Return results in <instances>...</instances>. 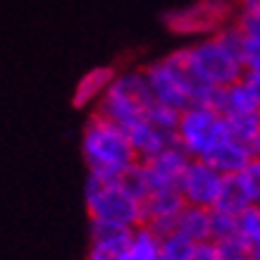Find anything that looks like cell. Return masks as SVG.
<instances>
[{"mask_svg": "<svg viewBox=\"0 0 260 260\" xmlns=\"http://www.w3.org/2000/svg\"><path fill=\"white\" fill-rule=\"evenodd\" d=\"M117 70L115 67H108V64H101V67H93L88 70L74 86V95H72V103L74 108L79 110H93L95 105L101 103V98L108 93L112 79H115Z\"/></svg>", "mask_w": 260, "mask_h": 260, "instance_id": "11", "label": "cell"}, {"mask_svg": "<svg viewBox=\"0 0 260 260\" xmlns=\"http://www.w3.org/2000/svg\"><path fill=\"white\" fill-rule=\"evenodd\" d=\"M234 22L241 26V31L246 34V39L260 41V15L258 12H234Z\"/></svg>", "mask_w": 260, "mask_h": 260, "instance_id": "27", "label": "cell"}, {"mask_svg": "<svg viewBox=\"0 0 260 260\" xmlns=\"http://www.w3.org/2000/svg\"><path fill=\"white\" fill-rule=\"evenodd\" d=\"M160 244L162 237H158L148 224H139L132 229L126 258L129 260H160Z\"/></svg>", "mask_w": 260, "mask_h": 260, "instance_id": "16", "label": "cell"}, {"mask_svg": "<svg viewBox=\"0 0 260 260\" xmlns=\"http://www.w3.org/2000/svg\"><path fill=\"white\" fill-rule=\"evenodd\" d=\"M253 158L251 148H246L244 143L234 141V139H227L224 143H220L217 148L205 158L208 165H213L222 177H234L248 165V160Z\"/></svg>", "mask_w": 260, "mask_h": 260, "instance_id": "14", "label": "cell"}, {"mask_svg": "<svg viewBox=\"0 0 260 260\" xmlns=\"http://www.w3.org/2000/svg\"><path fill=\"white\" fill-rule=\"evenodd\" d=\"M119 181H122V186H124L136 201H141V203L150 196V191H153L150 174H148V170H146V165H143L141 160H139L132 170H126V172L119 177Z\"/></svg>", "mask_w": 260, "mask_h": 260, "instance_id": "20", "label": "cell"}, {"mask_svg": "<svg viewBox=\"0 0 260 260\" xmlns=\"http://www.w3.org/2000/svg\"><path fill=\"white\" fill-rule=\"evenodd\" d=\"M115 260H129V258H126V255H119V258H115Z\"/></svg>", "mask_w": 260, "mask_h": 260, "instance_id": "33", "label": "cell"}, {"mask_svg": "<svg viewBox=\"0 0 260 260\" xmlns=\"http://www.w3.org/2000/svg\"><path fill=\"white\" fill-rule=\"evenodd\" d=\"M224 177L205 160H189L179 179V193L186 205H198L213 210L222 191Z\"/></svg>", "mask_w": 260, "mask_h": 260, "instance_id": "6", "label": "cell"}, {"mask_svg": "<svg viewBox=\"0 0 260 260\" xmlns=\"http://www.w3.org/2000/svg\"><path fill=\"white\" fill-rule=\"evenodd\" d=\"M177 234L189 239L193 244L210 241V210L198 205H184V210L177 217Z\"/></svg>", "mask_w": 260, "mask_h": 260, "instance_id": "15", "label": "cell"}, {"mask_svg": "<svg viewBox=\"0 0 260 260\" xmlns=\"http://www.w3.org/2000/svg\"><path fill=\"white\" fill-rule=\"evenodd\" d=\"M84 203L91 222L126 229L143 224V203L136 201L119 179L88 174L84 184Z\"/></svg>", "mask_w": 260, "mask_h": 260, "instance_id": "2", "label": "cell"}, {"mask_svg": "<svg viewBox=\"0 0 260 260\" xmlns=\"http://www.w3.org/2000/svg\"><path fill=\"white\" fill-rule=\"evenodd\" d=\"M184 198L179 189H153L143 201V224H148L158 237L174 234L177 217L184 210Z\"/></svg>", "mask_w": 260, "mask_h": 260, "instance_id": "7", "label": "cell"}, {"mask_svg": "<svg viewBox=\"0 0 260 260\" xmlns=\"http://www.w3.org/2000/svg\"><path fill=\"white\" fill-rule=\"evenodd\" d=\"M237 215L222 213V210H210V241L224 244L229 239H237Z\"/></svg>", "mask_w": 260, "mask_h": 260, "instance_id": "23", "label": "cell"}, {"mask_svg": "<svg viewBox=\"0 0 260 260\" xmlns=\"http://www.w3.org/2000/svg\"><path fill=\"white\" fill-rule=\"evenodd\" d=\"M174 139L191 160H205L220 143L232 136L227 117H222L220 112L208 105H191L179 115Z\"/></svg>", "mask_w": 260, "mask_h": 260, "instance_id": "3", "label": "cell"}, {"mask_svg": "<svg viewBox=\"0 0 260 260\" xmlns=\"http://www.w3.org/2000/svg\"><path fill=\"white\" fill-rule=\"evenodd\" d=\"M189 160L191 158L177 143L160 150L155 158L143 160V165L150 174V181H153V189H179V179L189 165Z\"/></svg>", "mask_w": 260, "mask_h": 260, "instance_id": "8", "label": "cell"}, {"mask_svg": "<svg viewBox=\"0 0 260 260\" xmlns=\"http://www.w3.org/2000/svg\"><path fill=\"white\" fill-rule=\"evenodd\" d=\"M124 134H126V139H129V143H132V148H134L136 158L141 160V162H143V160L155 158L160 150H165L167 146L177 143L174 134L158 129L155 124H150L146 117H141L139 122H134L132 126H126Z\"/></svg>", "mask_w": 260, "mask_h": 260, "instance_id": "10", "label": "cell"}, {"mask_svg": "<svg viewBox=\"0 0 260 260\" xmlns=\"http://www.w3.org/2000/svg\"><path fill=\"white\" fill-rule=\"evenodd\" d=\"M213 39L220 43L224 50H229L232 55H237L241 60V53H244V46H246V34L241 31V26L234 22V17H229L227 22L222 24L220 29L213 34Z\"/></svg>", "mask_w": 260, "mask_h": 260, "instance_id": "21", "label": "cell"}, {"mask_svg": "<svg viewBox=\"0 0 260 260\" xmlns=\"http://www.w3.org/2000/svg\"><path fill=\"white\" fill-rule=\"evenodd\" d=\"M227 124H229V136L234 141L244 143L246 148H251V153H255V146L260 141V110L227 117Z\"/></svg>", "mask_w": 260, "mask_h": 260, "instance_id": "18", "label": "cell"}, {"mask_svg": "<svg viewBox=\"0 0 260 260\" xmlns=\"http://www.w3.org/2000/svg\"><path fill=\"white\" fill-rule=\"evenodd\" d=\"M244 79L251 84L253 93H255V101H258V105H260V77H244Z\"/></svg>", "mask_w": 260, "mask_h": 260, "instance_id": "30", "label": "cell"}, {"mask_svg": "<svg viewBox=\"0 0 260 260\" xmlns=\"http://www.w3.org/2000/svg\"><path fill=\"white\" fill-rule=\"evenodd\" d=\"M208 5H213L215 10H220L224 15H234V10H237V0H205Z\"/></svg>", "mask_w": 260, "mask_h": 260, "instance_id": "29", "label": "cell"}, {"mask_svg": "<svg viewBox=\"0 0 260 260\" xmlns=\"http://www.w3.org/2000/svg\"><path fill=\"white\" fill-rule=\"evenodd\" d=\"M229 19V15L215 10L205 0H196L191 5L170 10L165 15V26L174 36H186V39H205L213 36L222 24Z\"/></svg>", "mask_w": 260, "mask_h": 260, "instance_id": "5", "label": "cell"}, {"mask_svg": "<svg viewBox=\"0 0 260 260\" xmlns=\"http://www.w3.org/2000/svg\"><path fill=\"white\" fill-rule=\"evenodd\" d=\"M81 158L88 167V174L112 179H119L126 170L139 162L124 129L108 122L93 110L81 129Z\"/></svg>", "mask_w": 260, "mask_h": 260, "instance_id": "1", "label": "cell"}, {"mask_svg": "<svg viewBox=\"0 0 260 260\" xmlns=\"http://www.w3.org/2000/svg\"><path fill=\"white\" fill-rule=\"evenodd\" d=\"M93 112H98L101 117H105L112 124L126 129V126H132L146 115V105H141L139 101H134V98H129L124 93H117V91L108 88V93L101 98V103L93 108Z\"/></svg>", "mask_w": 260, "mask_h": 260, "instance_id": "12", "label": "cell"}, {"mask_svg": "<svg viewBox=\"0 0 260 260\" xmlns=\"http://www.w3.org/2000/svg\"><path fill=\"white\" fill-rule=\"evenodd\" d=\"M193 260H222V253L215 241H203V244H196Z\"/></svg>", "mask_w": 260, "mask_h": 260, "instance_id": "28", "label": "cell"}, {"mask_svg": "<svg viewBox=\"0 0 260 260\" xmlns=\"http://www.w3.org/2000/svg\"><path fill=\"white\" fill-rule=\"evenodd\" d=\"M255 208H258V210H260V203H258V205H255Z\"/></svg>", "mask_w": 260, "mask_h": 260, "instance_id": "34", "label": "cell"}, {"mask_svg": "<svg viewBox=\"0 0 260 260\" xmlns=\"http://www.w3.org/2000/svg\"><path fill=\"white\" fill-rule=\"evenodd\" d=\"M239 181H241V186L246 189L248 198H251L253 205L260 203V155H253L248 160V165L237 174Z\"/></svg>", "mask_w": 260, "mask_h": 260, "instance_id": "25", "label": "cell"}, {"mask_svg": "<svg viewBox=\"0 0 260 260\" xmlns=\"http://www.w3.org/2000/svg\"><path fill=\"white\" fill-rule=\"evenodd\" d=\"M222 260H253L251 253H239V255H227V258H222Z\"/></svg>", "mask_w": 260, "mask_h": 260, "instance_id": "31", "label": "cell"}, {"mask_svg": "<svg viewBox=\"0 0 260 260\" xmlns=\"http://www.w3.org/2000/svg\"><path fill=\"white\" fill-rule=\"evenodd\" d=\"M179 115L181 112H177V110H172V108H167V105H160V103L153 101L148 108H146V115H143V117L148 119L150 124H155L158 129H162V132L174 134V132H177Z\"/></svg>", "mask_w": 260, "mask_h": 260, "instance_id": "24", "label": "cell"}, {"mask_svg": "<svg viewBox=\"0 0 260 260\" xmlns=\"http://www.w3.org/2000/svg\"><path fill=\"white\" fill-rule=\"evenodd\" d=\"M196 244L184 239L181 234H167L160 244V260H193Z\"/></svg>", "mask_w": 260, "mask_h": 260, "instance_id": "22", "label": "cell"}, {"mask_svg": "<svg viewBox=\"0 0 260 260\" xmlns=\"http://www.w3.org/2000/svg\"><path fill=\"white\" fill-rule=\"evenodd\" d=\"M253 260H260V253H253Z\"/></svg>", "mask_w": 260, "mask_h": 260, "instance_id": "32", "label": "cell"}, {"mask_svg": "<svg viewBox=\"0 0 260 260\" xmlns=\"http://www.w3.org/2000/svg\"><path fill=\"white\" fill-rule=\"evenodd\" d=\"M213 110H217L222 117H234V115H246V112L260 110V105L255 101L251 84L246 79H239L234 84H229V86L217 88Z\"/></svg>", "mask_w": 260, "mask_h": 260, "instance_id": "13", "label": "cell"}, {"mask_svg": "<svg viewBox=\"0 0 260 260\" xmlns=\"http://www.w3.org/2000/svg\"><path fill=\"white\" fill-rule=\"evenodd\" d=\"M237 229L239 237L246 244L248 253H260V210L253 205L241 215H237Z\"/></svg>", "mask_w": 260, "mask_h": 260, "instance_id": "19", "label": "cell"}, {"mask_svg": "<svg viewBox=\"0 0 260 260\" xmlns=\"http://www.w3.org/2000/svg\"><path fill=\"white\" fill-rule=\"evenodd\" d=\"M253 208L251 198L246 193V189L241 186L239 177H224V184H222V191L217 196V203H215L213 210H222V213H229V215H241L244 210Z\"/></svg>", "mask_w": 260, "mask_h": 260, "instance_id": "17", "label": "cell"}, {"mask_svg": "<svg viewBox=\"0 0 260 260\" xmlns=\"http://www.w3.org/2000/svg\"><path fill=\"white\" fill-rule=\"evenodd\" d=\"M241 64H244V77H260V41L246 39Z\"/></svg>", "mask_w": 260, "mask_h": 260, "instance_id": "26", "label": "cell"}, {"mask_svg": "<svg viewBox=\"0 0 260 260\" xmlns=\"http://www.w3.org/2000/svg\"><path fill=\"white\" fill-rule=\"evenodd\" d=\"M184 53H186L191 74L210 86L222 88L244 79L241 60L237 55H232L229 50H224L213 36L191 41L189 46H184Z\"/></svg>", "mask_w": 260, "mask_h": 260, "instance_id": "4", "label": "cell"}, {"mask_svg": "<svg viewBox=\"0 0 260 260\" xmlns=\"http://www.w3.org/2000/svg\"><path fill=\"white\" fill-rule=\"evenodd\" d=\"M129 239H132V229L91 222L88 260H115L119 255H126Z\"/></svg>", "mask_w": 260, "mask_h": 260, "instance_id": "9", "label": "cell"}]
</instances>
